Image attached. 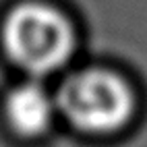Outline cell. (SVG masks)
<instances>
[{"instance_id": "cell-1", "label": "cell", "mask_w": 147, "mask_h": 147, "mask_svg": "<svg viewBox=\"0 0 147 147\" xmlns=\"http://www.w3.org/2000/svg\"><path fill=\"white\" fill-rule=\"evenodd\" d=\"M0 37L11 62L37 79L64 68L77 46L68 17L37 0L13 6L2 23Z\"/></svg>"}, {"instance_id": "cell-2", "label": "cell", "mask_w": 147, "mask_h": 147, "mask_svg": "<svg viewBox=\"0 0 147 147\" xmlns=\"http://www.w3.org/2000/svg\"><path fill=\"white\" fill-rule=\"evenodd\" d=\"M66 122L87 135L116 133L129 122L135 97L122 77L106 68H83L68 75L56 93Z\"/></svg>"}, {"instance_id": "cell-3", "label": "cell", "mask_w": 147, "mask_h": 147, "mask_svg": "<svg viewBox=\"0 0 147 147\" xmlns=\"http://www.w3.org/2000/svg\"><path fill=\"white\" fill-rule=\"evenodd\" d=\"M58 112L56 97L50 95L42 83L27 81L17 85L6 95L4 114L8 126L21 137L44 135Z\"/></svg>"}]
</instances>
